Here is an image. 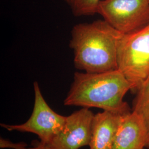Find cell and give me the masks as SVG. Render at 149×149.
<instances>
[{
  "instance_id": "cell-11",
  "label": "cell",
  "mask_w": 149,
  "mask_h": 149,
  "mask_svg": "<svg viewBox=\"0 0 149 149\" xmlns=\"http://www.w3.org/2000/svg\"><path fill=\"white\" fill-rule=\"evenodd\" d=\"M18 149H51L45 144L40 141H34V145L33 147L28 148L27 144L22 143Z\"/></svg>"
},
{
  "instance_id": "cell-10",
  "label": "cell",
  "mask_w": 149,
  "mask_h": 149,
  "mask_svg": "<svg viewBox=\"0 0 149 149\" xmlns=\"http://www.w3.org/2000/svg\"><path fill=\"white\" fill-rule=\"evenodd\" d=\"M76 17L93 16L97 13L101 0H65Z\"/></svg>"
},
{
  "instance_id": "cell-7",
  "label": "cell",
  "mask_w": 149,
  "mask_h": 149,
  "mask_svg": "<svg viewBox=\"0 0 149 149\" xmlns=\"http://www.w3.org/2000/svg\"><path fill=\"white\" fill-rule=\"evenodd\" d=\"M124 115L107 111L95 114L90 149H112Z\"/></svg>"
},
{
  "instance_id": "cell-5",
  "label": "cell",
  "mask_w": 149,
  "mask_h": 149,
  "mask_svg": "<svg viewBox=\"0 0 149 149\" xmlns=\"http://www.w3.org/2000/svg\"><path fill=\"white\" fill-rule=\"evenodd\" d=\"M97 13L126 34L149 25V0H101Z\"/></svg>"
},
{
  "instance_id": "cell-1",
  "label": "cell",
  "mask_w": 149,
  "mask_h": 149,
  "mask_svg": "<svg viewBox=\"0 0 149 149\" xmlns=\"http://www.w3.org/2000/svg\"><path fill=\"white\" fill-rule=\"evenodd\" d=\"M122 34L104 19L76 24L69 44L75 68L91 73L117 69L118 48Z\"/></svg>"
},
{
  "instance_id": "cell-2",
  "label": "cell",
  "mask_w": 149,
  "mask_h": 149,
  "mask_svg": "<svg viewBox=\"0 0 149 149\" xmlns=\"http://www.w3.org/2000/svg\"><path fill=\"white\" fill-rule=\"evenodd\" d=\"M131 90L130 84L119 70L97 73L76 72L64 104L98 108L124 115L130 112L124 97Z\"/></svg>"
},
{
  "instance_id": "cell-3",
  "label": "cell",
  "mask_w": 149,
  "mask_h": 149,
  "mask_svg": "<svg viewBox=\"0 0 149 149\" xmlns=\"http://www.w3.org/2000/svg\"><path fill=\"white\" fill-rule=\"evenodd\" d=\"M117 69L137 91L149 77V25L123 34L119 40Z\"/></svg>"
},
{
  "instance_id": "cell-4",
  "label": "cell",
  "mask_w": 149,
  "mask_h": 149,
  "mask_svg": "<svg viewBox=\"0 0 149 149\" xmlns=\"http://www.w3.org/2000/svg\"><path fill=\"white\" fill-rule=\"evenodd\" d=\"M33 87L34 107L32 114L27 121L16 125L1 123V126L10 132L34 134L39 137L41 143L48 144L63 129L67 117L54 111L48 105L38 82H34Z\"/></svg>"
},
{
  "instance_id": "cell-8",
  "label": "cell",
  "mask_w": 149,
  "mask_h": 149,
  "mask_svg": "<svg viewBox=\"0 0 149 149\" xmlns=\"http://www.w3.org/2000/svg\"><path fill=\"white\" fill-rule=\"evenodd\" d=\"M146 135L138 116L130 112L123 116L112 149H144Z\"/></svg>"
},
{
  "instance_id": "cell-6",
  "label": "cell",
  "mask_w": 149,
  "mask_h": 149,
  "mask_svg": "<svg viewBox=\"0 0 149 149\" xmlns=\"http://www.w3.org/2000/svg\"><path fill=\"white\" fill-rule=\"evenodd\" d=\"M95 114L87 108H82L67 117L63 129L49 144L51 149H79L89 146Z\"/></svg>"
},
{
  "instance_id": "cell-9",
  "label": "cell",
  "mask_w": 149,
  "mask_h": 149,
  "mask_svg": "<svg viewBox=\"0 0 149 149\" xmlns=\"http://www.w3.org/2000/svg\"><path fill=\"white\" fill-rule=\"evenodd\" d=\"M134 102V113L141 119L146 131V148L149 149V77L139 87Z\"/></svg>"
}]
</instances>
